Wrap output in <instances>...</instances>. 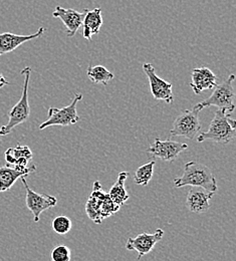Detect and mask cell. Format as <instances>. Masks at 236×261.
Listing matches in <instances>:
<instances>
[{
    "label": "cell",
    "mask_w": 236,
    "mask_h": 261,
    "mask_svg": "<svg viewBox=\"0 0 236 261\" xmlns=\"http://www.w3.org/2000/svg\"><path fill=\"white\" fill-rule=\"evenodd\" d=\"M128 177H129L128 172H121L118 176V180L115 182V184L112 186V188L108 193L111 197V199L114 201V203L119 207L125 204L130 197L125 188V182Z\"/></svg>",
    "instance_id": "19"
},
{
    "label": "cell",
    "mask_w": 236,
    "mask_h": 261,
    "mask_svg": "<svg viewBox=\"0 0 236 261\" xmlns=\"http://www.w3.org/2000/svg\"><path fill=\"white\" fill-rule=\"evenodd\" d=\"M200 111L193 108L192 110H185L180 114L173 123V128L170 134L174 137H183L193 140L201 130L199 120Z\"/></svg>",
    "instance_id": "6"
},
{
    "label": "cell",
    "mask_w": 236,
    "mask_h": 261,
    "mask_svg": "<svg viewBox=\"0 0 236 261\" xmlns=\"http://www.w3.org/2000/svg\"><path fill=\"white\" fill-rule=\"evenodd\" d=\"M187 149V144L175 142L172 140L161 141L157 138L154 143L148 148L147 152L150 153L153 157L159 158L164 162H173L183 151Z\"/></svg>",
    "instance_id": "8"
},
{
    "label": "cell",
    "mask_w": 236,
    "mask_h": 261,
    "mask_svg": "<svg viewBox=\"0 0 236 261\" xmlns=\"http://www.w3.org/2000/svg\"><path fill=\"white\" fill-rule=\"evenodd\" d=\"M154 166H155V161H150L147 164L140 166L136 170L135 175H134V181L136 184L140 186H147L153 177Z\"/></svg>",
    "instance_id": "21"
},
{
    "label": "cell",
    "mask_w": 236,
    "mask_h": 261,
    "mask_svg": "<svg viewBox=\"0 0 236 261\" xmlns=\"http://www.w3.org/2000/svg\"><path fill=\"white\" fill-rule=\"evenodd\" d=\"M5 161L7 166L18 170H27L29 163L33 159V152L25 145H17L14 148H9L5 151Z\"/></svg>",
    "instance_id": "14"
},
{
    "label": "cell",
    "mask_w": 236,
    "mask_h": 261,
    "mask_svg": "<svg viewBox=\"0 0 236 261\" xmlns=\"http://www.w3.org/2000/svg\"><path fill=\"white\" fill-rule=\"evenodd\" d=\"M70 249L66 245L56 246L50 252V258L53 261H70Z\"/></svg>",
    "instance_id": "23"
},
{
    "label": "cell",
    "mask_w": 236,
    "mask_h": 261,
    "mask_svg": "<svg viewBox=\"0 0 236 261\" xmlns=\"http://www.w3.org/2000/svg\"><path fill=\"white\" fill-rule=\"evenodd\" d=\"M107 192L101 189V183L96 181L94 184V189L92 194L89 197L88 202L86 204V212L91 220L95 223L100 224L102 221L100 213L101 202Z\"/></svg>",
    "instance_id": "17"
},
{
    "label": "cell",
    "mask_w": 236,
    "mask_h": 261,
    "mask_svg": "<svg viewBox=\"0 0 236 261\" xmlns=\"http://www.w3.org/2000/svg\"><path fill=\"white\" fill-rule=\"evenodd\" d=\"M236 136V122L224 110L218 109L210 123L208 130L197 135V142L212 141L217 144H228Z\"/></svg>",
    "instance_id": "2"
},
{
    "label": "cell",
    "mask_w": 236,
    "mask_h": 261,
    "mask_svg": "<svg viewBox=\"0 0 236 261\" xmlns=\"http://www.w3.org/2000/svg\"><path fill=\"white\" fill-rule=\"evenodd\" d=\"M31 73L32 68L30 66H27L21 70V74L24 75L22 95L20 99L8 113V123L5 126L0 127L1 137L9 135L15 127L27 122L31 116V107L29 102V85L31 80Z\"/></svg>",
    "instance_id": "3"
},
{
    "label": "cell",
    "mask_w": 236,
    "mask_h": 261,
    "mask_svg": "<svg viewBox=\"0 0 236 261\" xmlns=\"http://www.w3.org/2000/svg\"><path fill=\"white\" fill-rule=\"evenodd\" d=\"M102 25L101 8H94L86 11V15L83 20V37L87 40H92V36L100 33Z\"/></svg>",
    "instance_id": "18"
},
{
    "label": "cell",
    "mask_w": 236,
    "mask_h": 261,
    "mask_svg": "<svg viewBox=\"0 0 236 261\" xmlns=\"http://www.w3.org/2000/svg\"><path fill=\"white\" fill-rule=\"evenodd\" d=\"M51 227L54 231L60 235H65L70 231L72 227L71 220L66 215H60L57 216L53 222H51Z\"/></svg>",
    "instance_id": "22"
},
{
    "label": "cell",
    "mask_w": 236,
    "mask_h": 261,
    "mask_svg": "<svg viewBox=\"0 0 236 261\" xmlns=\"http://www.w3.org/2000/svg\"><path fill=\"white\" fill-rule=\"evenodd\" d=\"M235 80L234 74H230L227 80H225L221 85H217L213 90L214 92L209 98L195 105V108L198 111L208 107H217L220 110H224L227 114L231 115L235 110V91L233 89V82Z\"/></svg>",
    "instance_id": "4"
},
{
    "label": "cell",
    "mask_w": 236,
    "mask_h": 261,
    "mask_svg": "<svg viewBox=\"0 0 236 261\" xmlns=\"http://www.w3.org/2000/svg\"><path fill=\"white\" fill-rule=\"evenodd\" d=\"M20 179L24 185L25 192H27V196H25L27 206L34 215V222H38L41 213L46 211L49 208L55 207L58 203V199L55 196L36 193L29 186L24 177H21Z\"/></svg>",
    "instance_id": "7"
},
{
    "label": "cell",
    "mask_w": 236,
    "mask_h": 261,
    "mask_svg": "<svg viewBox=\"0 0 236 261\" xmlns=\"http://www.w3.org/2000/svg\"><path fill=\"white\" fill-rule=\"evenodd\" d=\"M164 236V230L163 229H157L154 233H147L143 232L139 234L136 238H128L126 243V249L127 250H135L138 252L137 259L140 260L144 255L148 254L152 251L154 246L163 238Z\"/></svg>",
    "instance_id": "10"
},
{
    "label": "cell",
    "mask_w": 236,
    "mask_h": 261,
    "mask_svg": "<svg viewBox=\"0 0 236 261\" xmlns=\"http://www.w3.org/2000/svg\"><path fill=\"white\" fill-rule=\"evenodd\" d=\"M143 70L149 80L150 90L153 98L158 100H164L167 103H172L174 101L172 84L159 77L156 74L155 67L151 64H144Z\"/></svg>",
    "instance_id": "9"
},
{
    "label": "cell",
    "mask_w": 236,
    "mask_h": 261,
    "mask_svg": "<svg viewBox=\"0 0 236 261\" xmlns=\"http://www.w3.org/2000/svg\"><path fill=\"white\" fill-rule=\"evenodd\" d=\"M174 186L176 188L185 186L199 187L211 193H215L218 190L216 179L211 170L207 166L194 161L185 164L183 175L174 179Z\"/></svg>",
    "instance_id": "1"
},
{
    "label": "cell",
    "mask_w": 236,
    "mask_h": 261,
    "mask_svg": "<svg viewBox=\"0 0 236 261\" xmlns=\"http://www.w3.org/2000/svg\"><path fill=\"white\" fill-rule=\"evenodd\" d=\"M88 77L94 84H101L103 86L108 85V83L114 80L115 75L109 69H107L102 65H89L87 69Z\"/></svg>",
    "instance_id": "20"
},
{
    "label": "cell",
    "mask_w": 236,
    "mask_h": 261,
    "mask_svg": "<svg viewBox=\"0 0 236 261\" xmlns=\"http://www.w3.org/2000/svg\"><path fill=\"white\" fill-rule=\"evenodd\" d=\"M82 98V94H75L71 102L67 107L62 109L49 108L47 113V119L39 126V130H43L51 126L68 127L76 124L80 121V117L76 112V105Z\"/></svg>",
    "instance_id": "5"
},
{
    "label": "cell",
    "mask_w": 236,
    "mask_h": 261,
    "mask_svg": "<svg viewBox=\"0 0 236 261\" xmlns=\"http://www.w3.org/2000/svg\"><path fill=\"white\" fill-rule=\"evenodd\" d=\"M214 193L208 192L206 190H196L191 189L187 195L186 199V206L189 211L201 214L210 208V200Z\"/></svg>",
    "instance_id": "16"
},
{
    "label": "cell",
    "mask_w": 236,
    "mask_h": 261,
    "mask_svg": "<svg viewBox=\"0 0 236 261\" xmlns=\"http://www.w3.org/2000/svg\"><path fill=\"white\" fill-rule=\"evenodd\" d=\"M44 32V28H39L36 33L30 35H19L11 33H0V57L13 51L24 42L41 37Z\"/></svg>",
    "instance_id": "13"
},
{
    "label": "cell",
    "mask_w": 236,
    "mask_h": 261,
    "mask_svg": "<svg viewBox=\"0 0 236 261\" xmlns=\"http://www.w3.org/2000/svg\"><path fill=\"white\" fill-rule=\"evenodd\" d=\"M189 86L195 95H200L204 91L213 90L217 86V76L207 67L194 68L191 72V83Z\"/></svg>",
    "instance_id": "12"
},
{
    "label": "cell",
    "mask_w": 236,
    "mask_h": 261,
    "mask_svg": "<svg viewBox=\"0 0 236 261\" xmlns=\"http://www.w3.org/2000/svg\"><path fill=\"white\" fill-rule=\"evenodd\" d=\"M9 85V83L6 81V79L2 75V73L0 72V89H2L3 87H5V86H8Z\"/></svg>",
    "instance_id": "24"
},
{
    "label": "cell",
    "mask_w": 236,
    "mask_h": 261,
    "mask_svg": "<svg viewBox=\"0 0 236 261\" xmlns=\"http://www.w3.org/2000/svg\"><path fill=\"white\" fill-rule=\"evenodd\" d=\"M86 11L87 9L84 12H78L72 8H64L62 6H57L56 10L53 13V17L60 18L66 27L68 37H72L82 28Z\"/></svg>",
    "instance_id": "11"
},
{
    "label": "cell",
    "mask_w": 236,
    "mask_h": 261,
    "mask_svg": "<svg viewBox=\"0 0 236 261\" xmlns=\"http://www.w3.org/2000/svg\"><path fill=\"white\" fill-rule=\"evenodd\" d=\"M35 169V165H32L27 170H18L10 166L0 167V192L8 191L19 178L29 176Z\"/></svg>",
    "instance_id": "15"
}]
</instances>
